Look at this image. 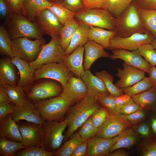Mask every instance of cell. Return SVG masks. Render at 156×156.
Listing matches in <instances>:
<instances>
[{
	"mask_svg": "<svg viewBox=\"0 0 156 156\" xmlns=\"http://www.w3.org/2000/svg\"><path fill=\"white\" fill-rule=\"evenodd\" d=\"M102 105L93 96H87L70 107L66 113L65 120L68 127L65 135V142Z\"/></svg>",
	"mask_w": 156,
	"mask_h": 156,
	"instance_id": "1",
	"label": "cell"
},
{
	"mask_svg": "<svg viewBox=\"0 0 156 156\" xmlns=\"http://www.w3.org/2000/svg\"><path fill=\"white\" fill-rule=\"evenodd\" d=\"M115 27L116 36L122 37L148 31L141 21L134 0L123 12L116 18Z\"/></svg>",
	"mask_w": 156,
	"mask_h": 156,
	"instance_id": "2",
	"label": "cell"
},
{
	"mask_svg": "<svg viewBox=\"0 0 156 156\" xmlns=\"http://www.w3.org/2000/svg\"><path fill=\"white\" fill-rule=\"evenodd\" d=\"M5 26L12 40L21 37L36 39L43 38V34L36 23L20 12H13Z\"/></svg>",
	"mask_w": 156,
	"mask_h": 156,
	"instance_id": "3",
	"label": "cell"
},
{
	"mask_svg": "<svg viewBox=\"0 0 156 156\" xmlns=\"http://www.w3.org/2000/svg\"><path fill=\"white\" fill-rule=\"evenodd\" d=\"M46 120L61 121L72 104L62 93L59 96L34 103Z\"/></svg>",
	"mask_w": 156,
	"mask_h": 156,
	"instance_id": "4",
	"label": "cell"
},
{
	"mask_svg": "<svg viewBox=\"0 0 156 156\" xmlns=\"http://www.w3.org/2000/svg\"><path fill=\"white\" fill-rule=\"evenodd\" d=\"M74 18L79 23L89 26L115 31L116 18L107 8H96L85 9L76 13Z\"/></svg>",
	"mask_w": 156,
	"mask_h": 156,
	"instance_id": "5",
	"label": "cell"
},
{
	"mask_svg": "<svg viewBox=\"0 0 156 156\" xmlns=\"http://www.w3.org/2000/svg\"><path fill=\"white\" fill-rule=\"evenodd\" d=\"M42 125V146L47 151L54 153L60 146L65 136L63 133L67 127L66 121L46 120Z\"/></svg>",
	"mask_w": 156,
	"mask_h": 156,
	"instance_id": "6",
	"label": "cell"
},
{
	"mask_svg": "<svg viewBox=\"0 0 156 156\" xmlns=\"http://www.w3.org/2000/svg\"><path fill=\"white\" fill-rule=\"evenodd\" d=\"M65 51L62 46L60 36L51 37L48 43L42 45L37 58L29 64L35 70L44 64L63 62Z\"/></svg>",
	"mask_w": 156,
	"mask_h": 156,
	"instance_id": "7",
	"label": "cell"
},
{
	"mask_svg": "<svg viewBox=\"0 0 156 156\" xmlns=\"http://www.w3.org/2000/svg\"><path fill=\"white\" fill-rule=\"evenodd\" d=\"M46 43L43 38L34 40L25 37L14 39L12 42L13 56L18 57L30 63L37 58L41 50L42 45Z\"/></svg>",
	"mask_w": 156,
	"mask_h": 156,
	"instance_id": "8",
	"label": "cell"
},
{
	"mask_svg": "<svg viewBox=\"0 0 156 156\" xmlns=\"http://www.w3.org/2000/svg\"><path fill=\"white\" fill-rule=\"evenodd\" d=\"M23 88L28 99L34 103L57 96L63 91L61 85L52 81H44Z\"/></svg>",
	"mask_w": 156,
	"mask_h": 156,
	"instance_id": "9",
	"label": "cell"
},
{
	"mask_svg": "<svg viewBox=\"0 0 156 156\" xmlns=\"http://www.w3.org/2000/svg\"><path fill=\"white\" fill-rule=\"evenodd\" d=\"M71 73L63 62H53L43 65L35 70L34 80L51 79L58 81L63 88L72 75Z\"/></svg>",
	"mask_w": 156,
	"mask_h": 156,
	"instance_id": "10",
	"label": "cell"
},
{
	"mask_svg": "<svg viewBox=\"0 0 156 156\" xmlns=\"http://www.w3.org/2000/svg\"><path fill=\"white\" fill-rule=\"evenodd\" d=\"M155 38L148 31L143 34L136 33L126 37L115 36L111 40L108 49L135 51L144 44H151Z\"/></svg>",
	"mask_w": 156,
	"mask_h": 156,
	"instance_id": "11",
	"label": "cell"
},
{
	"mask_svg": "<svg viewBox=\"0 0 156 156\" xmlns=\"http://www.w3.org/2000/svg\"><path fill=\"white\" fill-rule=\"evenodd\" d=\"M43 34L51 37L60 36L63 25L50 9H43L35 18L34 21Z\"/></svg>",
	"mask_w": 156,
	"mask_h": 156,
	"instance_id": "12",
	"label": "cell"
},
{
	"mask_svg": "<svg viewBox=\"0 0 156 156\" xmlns=\"http://www.w3.org/2000/svg\"><path fill=\"white\" fill-rule=\"evenodd\" d=\"M132 126L116 114H110L96 136L109 139L117 136Z\"/></svg>",
	"mask_w": 156,
	"mask_h": 156,
	"instance_id": "13",
	"label": "cell"
},
{
	"mask_svg": "<svg viewBox=\"0 0 156 156\" xmlns=\"http://www.w3.org/2000/svg\"><path fill=\"white\" fill-rule=\"evenodd\" d=\"M112 50V54L109 57L112 60L121 59L128 65L148 73L152 66L142 57L138 50L129 51L115 49Z\"/></svg>",
	"mask_w": 156,
	"mask_h": 156,
	"instance_id": "14",
	"label": "cell"
},
{
	"mask_svg": "<svg viewBox=\"0 0 156 156\" xmlns=\"http://www.w3.org/2000/svg\"><path fill=\"white\" fill-rule=\"evenodd\" d=\"M12 114L17 122L25 120L42 125L46 120L36 109L34 103L29 100L20 104L15 105Z\"/></svg>",
	"mask_w": 156,
	"mask_h": 156,
	"instance_id": "15",
	"label": "cell"
},
{
	"mask_svg": "<svg viewBox=\"0 0 156 156\" xmlns=\"http://www.w3.org/2000/svg\"><path fill=\"white\" fill-rule=\"evenodd\" d=\"M18 123L19 124L17 125L24 145L27 147L34 146H42V125L27 121Z\"/></svg>",
	"mask_w": 156,
	"mask_h": 156,
	"instance_id": "16",
	"label": "cell"
},
{
	"mask_svg": "<svg viewBox=\"0 0 156 156\" xmlns=\"http://www.w3.org/2000/svg\"><path fill=\"white\" fill-rule=\"evenodd\" d=\"M123 68L117 69L116 76L120 79L114 84L118 88L120 89L132 86L143 79L145 73L142 70L128 65L123 64Z\"/></svg>",
	"mask_w": 156,
	"mask_h": 156,
	"instance_id": "17",
	"label": "cell"
},
{
	"mask_svg": "<svg viewBox=\"0 0 156 156\" xmlns=\"http://www.w3.org/2000/svg\"><path fill=\"white\" fill-rule=\"evenodd\" d=\"M62 93L72 104L78 102L89 94L87 88L81 78L72 75L63 88Z\"/></svg>",
	"mask_w": 156,
	"mask_h": 156,
	"instance_id": "18",
	"label": "cell"
},
{
	"mask_svg": "<svg viewBox=\"0 0 156 156\" xmlns=\"http://www.w3.org/2000/svg\"><path fill=\"white\" fill-rule=\"evenodd\" d=\"M117 136L105 138L96 136L88 140L87 156H108L117 139Z\"/></svg>",
	"mask_w": 156,
	"mask_h": 156,
	"instance_id": "19",
	"label": "cell"
},
{
	"mask_svg": "<svg viewBox=\"0 0 156 156\" xmlns=\"http://www.w3.org/2000/svg\"><path fill=\"white\" fill-rule=\"evenodd\" d=\"M84 46V70H89L93 63L98 58L109 57V53L104 50L103 47L93 41L88 40Z\"/></svg>",
	"mask_w": 156,
	"mask_h": 156,
	"instance_id": "20",
	"label": "cell"
},
{
	"mask_svg": "<svg viewBox=\"0 0 156 156\" xmlns=\"http://www.w3.org/2000/svg\"><path fill=\"white\" fill-rule=\"evenodd\" d=\"M80 78L86 86L89 94L95 97L110 95L102 80L93 75L89 70H84Z\"/></svg>",
	"mask_w": 156,
	"mask_h": 156,
	"instance_id": "21",
	"label": "cell"
},
{
	"mask_svg": "<svg viewBox=\"0 0 156 156\" xmlns=\"http://www.w3.org/2000/svg\"><path fill=\"white\" fill-rule=\"evenodd\" d=\"M84 45H80L71 53L65 55L63 62L69 70L78 77H80L84 70L83 65Z\"/></svg>",
	"mask_w": 156,
	"mask_h": 156,
	"instance_id": "22",
	"label": "cell"
},
{
	"mask_svg": "<svg viewBox=\"0 0 156 156\" xmlns=\"http://www.w3.org/2000/svg\"><path fill=\"white\" fill-rule=\"evenodd\" d=\"M11 60L20 74V78L17 85L24 88L31 84L34 81L35 70L29 63L17 56H13Z\"/></svg>",
	"mask_w": 156,
	"mask_h": 156,
	"instance_id": "23",
	"label": "cell"
},
{
	"mask_svg": "<svg viewBox=\"0 0 156 156\" xmlns=\"http://www.w3.org/2000/svg\"><path fill=\"white\" fill-rule=\"evenodd\" d=\"M16 122L12 113L0 120V135L6 139L23 142V139Z\"/></svg>",
	"mask_w": 156,
	"mask_h": 156,
	"instance_id": "24",
	"label": "cell"
},
{
	"mask_svg": "<svg viewBox=\"0 0 156 156\" xmlns=\"http://www.w3.org/2000/svg\"><path fill=\"white\" fill-rule=\"evenodd\" d=\"M15 66L10 57L6 56L0 58V86L17 85V77Z\"/></svg>",
	"mask_w": 156,
	"mask_h": 156,
	"instance_id": "25",
	"label": "cell"
},
{
	"mask_svg": "<svg viewBox=\"0 0 156 156\" xmlns=\"http://www.w3.org/2000/svg\"><path fill=\"white\" fill-rule=\"evenodd\" d=\"M116 36L115 31L101 28L90 26L88 30V40L100 44L105 49H108L111 40Z\"/></svg>",
	"mask_w": 156,
	"mask_h": 156,
	"instance_id": "26",
	"label": "cell"
},
{
	"mask_svg": "<svg viewBox=\"0 0 156 156\" xmlns=\"http://www.w3.org/2000/svg\"><path fill=\"white\" fill-rule=\"evenodd\" d=\"M45 0H23L24 16L34 22L36 16L44 9L52 5Z\"/></svg>",
	"mask_w": 156,
	"mask_h": 156,
	"instance_id": "27",
	"label": "cell"
},
{
	"mask_svg": "<svg viewBox=\"0 0 156 156\" xmlns=\"http://www.w3.org/2000/svg\"><path fill=\"white\" fill-rule=\"evenodd\" d=\"M90 26L83 23L79 25L73 36L69 44L65 51V55L69 54L80 45H84L89 40L88 32Z\"/></svg>",
	"mask_w": 156,
	"mask_h": 156,
	"instance_id": "28",
	"label": "cell"
},
{
	"mask_svg": "<svg viewBox=\"0 0 156 156\" xmlns=\"http://www.w3.org/2000/svg\"><path fill=\"white\" fill-rule=\"evenodd\" d=\"M134 101L142 109H156V88L152 87L148 90L131 97Z\"/></svg>",
	"mask_w": 156,
	"mask_h": 156,
	"instance_id": "29",
	"label": "cell"
},
{
	"mask_svg": "<svg viewBox=\"0 0 156 156\" xmlns=\"http://www.w3.org/2000/svg\"><path fill=\"white\" fill-rule=\"evenodd\" d=\"M137 134L132 127L124 130L117 136L116 140L111 149L110 153L116 149L129 148L133 145L137 140Z\"/></svg>",
	"mask_w": 156,
	"mask_h": 156,
	"instance_id": "30",
	"label": "cell"
},
{
	"mask_svg": "<svg viewBox=\"0 0 156 156\" xmlns=\"http://www.w3.org/2000/svg\"><path fill=\"white\" fill-rule=\"evenodd\" d=\"M138 7V10L141 21L148 31L156 37V10Z\"/></svg>",
	"mask_w": 156,
	"mask_h": 156,
	"instance_id": "31",
	"label": "cell"
},
{
	"mask_svg": "<svg viewBox=\"0 0 156 156\" xmlns=\"http://www.w3.org/2000/svg\"><path fill=\"white\" fill-rule=\"evenodd\" d=\"M79 25L74 18L66 23L63 25L60 34L62 46L65 50Z\"/></svg>",
	"mask_w": 156,
	"mask_h": 156,
	"instance_id": "32",
	"label": "cell"
},
{
	"mask_svg": "<svg viewBox=\"0 0 156 156\" xmlns=\"http://www.w3.org/2000/svg\"><path fill=\"white\" fill-rule=\"evenodd\" d=\"M70 139L65 142L54 153L55 156H71L74 151L79 144L82 142L78 132L72 134Z\"/></svg>",
	"mask_w": 156,
	"mask_h": 156,
	"instance_id": "33",
	"label": "cell"
},
{
	"mask_svg": "<svg viewBox=\"0 0 156 156\" xmlns=\"http://www.w3.org/2000/svg\"><path fill=\"white\" fill-rule=\"evenodd\" d=\"M26 148L22 142L0 137V156H14L15 153Z\"/></svg>",
	"mask_w": 156,
	"mask_h": 156,
	"instance_id": "34",
	"label": "cell"
},
{
	"mask_svg": "<svg viewBox=\"0 0 156 156\" xmlns=\"http://www.w3.org/2000/svg\"><path fill=\"white\" fill-rule=\"evenodd\" d=\"M12 40L5 25L0 26V53L1 55L12 58L13 57L12 49Z\"/></svg>",
	"mask_w": 156,
	"mask_h": 156,
	"instance_id": "35",
	"label": "cell"
},
{
	"mask_svg": "<svg viewBox=\"0 0 156 156\" xmlns=\"http://www.w3.org/2000/svg\"><path fill=\"white\" fill-rule=\"evenodd\" d=\"M4 86L10 101L15 105L20 104L28 100L23 88L17 85Z\"/></svg>",
	"mask_w": 156,
	"mask_h": 156,
	"instance_id": "36",
	"label": "cell"
},
{
	"mask_svg": "<svg viewBox=\"0 0 156 156\" xmlns=\"http://www.w3.org/2000/svg\"><path fill=\"white\" fill-rule=\"evenodd\" d=\"M95 75L102 80L110 96L116 97L124 94L120 89L113 84V76L106 70L96 72Z\"/></svg>",
	"mask_w": 156,
	"mask_h": 156,
	"instance_id": "37",
	"label": "cell"
},
{
	"mask_svg": "<svg viewBox=\"0 0 156 156\" xmlns=\"http://www.w3.org/2000/svg\"><path fill=\"white\" fill-rule=\"evenodd\" d=\"M47 8L55 15L63 25L66 23L73 18L76 13L65 7L61 3H53L51 6Z\"/></svg>",
	"mask_w": 156,
	"mask_h": 156,
	"instance_id": "38",
	"label": "cell"
},
{
	"mask_svg": "<svg viewBox=\"0 0 156 156\" xmlns=\"http://www.w3.org/2000/svg\"><path fill=\"white\" fill-rule=\"evenodd\" d=\"M152 87L149 77H145L132 86L120 89L124 94L132 97L148 90Z\"/></svg>",
	"mask_w": 156,
	"mask_h": 156,
	"instance_id": "39",
	"label": "cell"
},
{
	"mask_svg": "<svg viewBox=\"0 0 156 156\" xmlns=\"http://www.w3.org/2000/svg\"><path fill=\"white\" fill-rule=\"evenodd\" d=\"M133 0H108L107 9L115 18L129 6Z\"/></svg>",
	"mask_w": 156,
	"mask_h": 156,
	"instance_id": "40",
	"label": "cell"
},
{
	"mask_svg": "<svg viewBox=\"0 0 156 156\" xmlns=\"http://www.w3.org/2000/svg\"><path fill=\"white\" fill-rule=\"evenodd\" d=\"M53 153L45 150L41 146H34L27 147L16 152L14 156H53Z\"/></svg>",
	"mask_w": 156,
	"mask_h": 156,
	"instance_id": "41",
	"label": "cell"
},
{
	"mask_svg": "<svg viewBox=\"0 0 156 156\" xmlns=\"http://www.w3.org/2000/svg\"><path fill=\"white\" fill-rule=\"evenodd\" d=\"M99 131L93 125L91 116L81 126L78 133L83 142L96 136Z\"/></svg>",
	"mask_w": 156,
	"mask_h": 156,
	"instance_id": "42",
	"label": "cell"
},
{
	"mask_svg": "<svg viewBox=\"0 0 156 156\" xmlns=\"http://www.w3.org/2000/svg\"><path fill=\"white\" fill-rule=\"evenodd\" d=\"M138 50L141 55L152 66H156V50L151 44H144Z\"/></svg>",
	"mask_w": 156,
	"mask_h": 156,
	"instance_id": "43",
	"label": "cell"
},
{
	"mask_svg": "<svg viewBox=\"0 0 156 156\" xmlns=\"http://www.w3.org/2000/svg\"><path fill=\"white\" fill-rule=\"evenodd\" d=\"M110 114L105 107L101 106L92 116V120L94 126L99 130Z\"/></svg>",
	"mask_w": 156,
	"mask_h": 156,
	"instance_id": "44",
	"label": "cell"
},
{
	"mask_svg": "<svg viewBox=\"0 0 156 156\" xmlns=\"http://www.w3.org/2000/svg\"><path fill=\"white\" fill-rule=\"evenodd\" d=\"M13 12L8 0H0V18L2 25L5 26L11 18Z\"/></svg>",
	"mask_w": 156,
	"mask_h": 156,
	"instance_id": "45",
	"label": "cell"
},
{
	"mask_svg": "<svg viewBox=\"0 0 156 156\" xmlns=\"http://www.w3.org/2000/svg\"><path fill=\"white\" fill-rule=\"evenodd\" d=\"M95 97L102 105L106 108L110 114H117L116 109V105L114 97L110 95H103Z\"/></svg>",
	"mask_w": 156,
	"mask_h": 156,
	"instance_id": "46",
	"label": "cell"
},
{
	"mask_svg": "<svg viewBox=\"0 0 156 156\" xmlns=\"http://www.w3.org/2000/svg\"><path fill=\"white\" fill-rule=\"evenodd\" d=\"M142 109L140 106L134 101L132 98L127 103L123 105H116V114L125 115L130 114Z\"/></svg>",
	"mask_w": 156,
	"mask_h": 156,
	"instance_id": "47",
	"label": "cell"
},
{
	"mask_svg": "<svg viewBox=\"0 0 156 156\" xmlns=\"http://www.w3.org/2000/svg\"><path fill=\"white\" fill-rule=\"evenodd\" d=\"M116 114L131 125L140 122L144 118L145 116V113L142 109L128 115H125L119 114Z\"/></svg>",
	"mask_w": 156,
	"mask_h": 156,
	"instance_id": "48",
	"label": "cell"
},
{
	"mask_svg": "<svg viewBox=\"0 0 156 156\" xmlns=\"http://www.w3.org/2000/svg\"><path fill=\"white\" fill-rule=\"evenodd\" d=\"M61 3L70 10L76 13L85 9L82 0H64Z\"/></svg>",
	"mask_w": 156,
	"mask_h": 156,
	"instance_id": "49",
	"label": "cell"
},
{
	"mask_svg": "<svg viewBox=\"0 0 156 156\" xmlns=\"http://www.w3.org/2000/svg\"><path fill=\"white\" fill-rule=\"evenodd\" d=\"M134 131L138 134L145 138L153 137L149 125L146 123H142L132 127Z\"/></svg>",
	"mask_w": 156,
	"mask_h": 156,
	"instance_id": "50",
	"label": "cell"
},
{
	"mask_svg": "<svg viewBox=\"0 0 156 156\" xmlns=\"http://www.w3.org/2000/svg\"><path fill=\"white\" fill-rule=\"evenodd\" d=\"M15 105L10 101L0 103V120L13 113Z\"/></svg>",
	"mask_w": 156,
	"mask_h": 156,
	"instance_id": "51",
	"label": "cell"
},
{
	"mask_svg": "<svg viewBox=\"0 0 156 156\" xmlns=\"http://www.w3.org/2000/svg\"><path fill=\"white\" fill-rule=\"evenodd\" d=\"M85 9L107 8L108 0H82Z\"/></svg>",
	"mask_w": 156,
	"mask_h": 156,
	"instance_id": "52",
	"label": "cell"
},
{
	"mask_svg": "<svg viewBox=\"0 0 156 156\" xmlns=\"http://www.w3.org/2000/svg\"><path fill=\"white\" fill-rule=\"evenodd\" d=\"M142 155L143 156H156V141L146 143L142 150Z\"/></svg>",
	"mask_w": 156,
	"mask_h": 156,
	"instance_id": "53",
	"label": "cell"
},
{
	"mask_svg": "<svg viewBox=\"0 0 156 156\" xmlns=\"http://www.w3.org/2000/svg\"><path fill=\"white\" fill-rule=\"evenodd\" d=\"M137 6L142 8L156 10V0H134Z\"/></svg>",
	"mask_w": 156,
	"mask_h": 156,
	"instance_id": "54",
	"label": "cell"
},
{
	"mask_svg": "<svg viewBox=\"0 0 156 156\" xmlns=\"http://www.w3.org/2000/svg\"><path fill=\"white\" fill-rule=\"evenodd\" d=\"M88 140L79 144L76 147L71 156H86L88 148Z\"/></svg>",
	"mask_w": 156,
	"mask_h": 156,
	"instance_id": "55",
	"label": "cell"
},
{
	"mask_svg": "<svg viewBox=\"0 0 156 156\" xmlns=\"http://www.w3.org/2000/svg\"><path fill=\"white\" fill-rule=\"evenodd\" d=\"M9 3L13 12H18L24 16L23 8V0H8Z\"/></svg>",
	"mask_w": 156,
	"mask_h": 156,
	"instance_id": "56",
	"label": "cell"
},
{
	"mask_svg": "<svg viewBox=\"0 0 156 156\" xmlns=\"http://www.w3.org/2000/svg\"><path fill=\"white\" fill-rule=\"evenodd\" d=\"M116 105H123L129 102L131 97L128 95L123 94L119 96L115 97Z\"/></svg>",
	"mask_w": 156,
	"mask_h": 156,
	"instance_id": "57",
	"label": "cell"
},
{
	"mask_svg": "<svg viewBox=\"0 0 156 156\" xmlns=\"http://www.w3.org/2000/svg\"><path fill=\"white\" fill-rule=\"evenodd\" d=\"M148 73L152 86L156 88V67L151 66Z\"/></svg>",
	"mask_w": 156,
	"mask_h": 156,
	"instance_id": "58",
	"label": "cell"
},
{
	"mask_svg": "<svg viewBox=\"0 0 156 156\" xmlns=\"http://www.w3.org/2000/svg\"><path fill=\"white\" fill-rule=\"evenodd\" d=\"M10 101L4 86H0V103Z\"/></svg>",
	"mask_w": 156,
	"mask_h": 156,
	"instance_id": "59",
	"label": "cell"
},
{
	"mask_svg": "<svg viewBox=\"0 0 156 156\" xmlns=\"http://www.w3.org/2000/svg\"><path fill=\"white\" fill-rule=\"evenodd\" d=\"M129 155V154L125 151L117 149L110 153L108 155L109 156H127Z\"/></svg>",
	"mask_w": 156,
	"mask_h": 156,
	"instance_id": "60",
	"label": "cell"
},
{
	"mask_svg": "<svg viewBox=\"0 0 156 156\" xmlns=\"http://www.w3.org/2000/svg\"><path fill=\"white\" fill-rule=\"evenodd\" d=\"M151 126L152 132L156 135V116L153 117L151 118Z\"/></svg>",
	"mask_w": 156,
	"mask_h": 156,
	"instance_id": "61",
	"label": "cell"
},
{
	"mask_svg": "<svg viewBox=\"0 0 156 156\" xmlns=\"http://www.w3.org/2000/svg\"><path fill=\"white\" fill-rule=\"evenodd\" d=\"M47 1L53 3H61L64 0H45Z\"/></svg>",
	"mask_w": 156,
	"mask_h": 156,
	"instance_id": "62",
	"label": "cell"
},
{
	"mask_svg": "<svg viewBox=\"0 0 156 156\" xmlns=\"http://www.w3.org/2000/svg\"><path fill=\"white\" fill-rule=\"evenodd\" d=\"M151 44L156 50V37L155 38Z\"/></svg>",
	"mask_w": 156,
	"mask_h": 156,
	"instance_id": "63",
	"label": "cell"
}]
</instances>
